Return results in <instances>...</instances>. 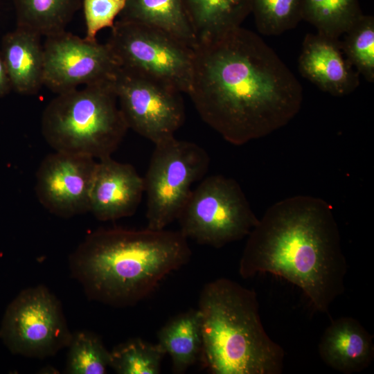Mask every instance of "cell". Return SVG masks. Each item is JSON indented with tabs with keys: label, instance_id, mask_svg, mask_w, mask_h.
<instances>
[{
	"label": "cell",
	"instance_id": "19",
	"mask_svg": "<svg viewBox=\"0 0 374 374\" xmlns=\"http://www.w3.org/2000/svg\"><path fill=\"white\" fill-rule=\"evenodd\" d=\"M120 16L164 30L193 47L197 44L182 0H126Z\"/></svg>",
	"mask_w": 374,
	"mask_h": 374
},
{
	"label": "cell",
	"instance_id": "5",
	"mask_svg": "<svg viewBox=\"0 0 374 374\" xmlns=\"http://www.w3.org/2000/svg\"><path fill=\"white\" fill-rule=\"evenodd\" d=\"M112 80L57 94L48 103L41 132L54 151L96 160L112 157L129 129Z\"/></svg>",
	"mask_w": 374,
	"mask_h": 374
},
{
	"label": "cell",
	"instance_id": "17",
	"mask_svg": "<svg viewBox=\"0 0 374 374\" xmlns=\"http://www.w3.org/2000/svg\"><path fill=\"white\" fill-rule=\"evenodd\" d=\"M182 2L197 44L213 40L240 26L251 13L250 0H182Z\"/></svg>",
	"mask_w": 374,
	"mask_h": 374
},
{
	"label": "cell",
	"instance_id": "25",
	"mask_svg": "<svg viewBox=\"0 0 374 374\" xmlns=\"http://www.w3.org/2000/svg\"><path fill=\"white\" fill-rule=\"evenodd\" d=\"M303 0H250L251 13L258 31L279 35L295 28L302 20Z\"/></svg>",
	"mask_w": 374,
	"mask_h": 374
},
{
	"label": "cell",
	"instance_id": "20",
	"mask_svg": "<svg viewBox=\"0 0 374 374\" xmlns=\"http://www.w3.org/2000/svg\"><path fill=\"white\" fill-rule=\"evenodd\" d=\"M17 26L48 37L65 30L80 0H12Z\"/></svg>",
	"mask_w": 374,
	"mask_h": 374
},
{
	"label": "cell",
	"instance_id": "26",
	"mask_svg": "<svg viewBox=\"0 0 374 374\" xmlns=\"http://www.w3.org/2000/svg\"><path fill=\"white\" fill-rule=\"evenodd\" d=\"M126 0H83L86 25L84 39L96 42L97 33L103 28H112L115 19L122 12Z\"/></svg>",
	"mask_w": 374,
	"mask_h": 374
},
{
	"label": "cell",
	"instance_id": "18",
	"mask_svg": "<svg viewBox=\"0 0 374 374\" xmlns=\"http://www.w3.org/2000/svg\"><path fill=\"white\" fill-rule=\"evenodd\" d=\"M157 339V344L171 358L173 372H186L202 355V335L198 310H189L173 317L159 330Z\"/></svg>",
	"mask_w": 374,
	"mask_h": 374
},
{
	"label": "cell",
	"instance_id": "16",
	"mask_svg": "<svg viewBox=\"0 0 374 374\" xmlns=\"http://www.w3.org/2000/svg\"><path fill=\"white\" fill-rule=\"evenodd\" d=\"M41 35L17 26L2 39L1 54L12 90L36 94L44 85V48Z\"/></svg>",
	"mask_w": 374,
	"mask_h": 374
},
{
	"label": "cell",
	"instance_id": "13",
	"mask_svg": "<svg viewBox=\"0 0 374 374\" xmlns=\"http://www.w3.org/2000/svg\"><path fill=\"white\" fill-rule=\"evenodd\" d=\"M144 193L143 177L134 167L112 157L97 160L89 196V212L100 221L132 215Z\"/></svg>",
	"mask_w": 374,
	"mask_h": 374
},
{
	"label": "cell",
	"instance_id": "21",
	"mask_svg": "<svg viewBox=\"0 0 374 374\" xmlns=\"http://www.w3.org/2000/svg\"><path fill=\"white\" fill-rule=\"evenodd\" d=\"M362 15L359 0L302 1V19L332 38L344 35Z\"/></svg>",
	"mask_w": 374,
	"mask_h": 374
},
{
	"label": "cell",
	"instance_id": "9",
	"mask_svg": "<svg viewBox=\"0 0 374 374\" xmlns=\"http://www.w3.org/2000/svg\"><path fill=\"white\" fill-rule=\"evenodd\" d=\"M72 333L57 298L44 285L22 290L9 304L0 337L15 355L44 359L67 348Z\"/></svg>",
	"mask_w": 374,
	"mask_h": 374
},
{
	"label": "cell",
	"instance_id": "27",
	"mask_svg": "<svg viewBox=\"0 0 374 374\" xmlns=\"http://www.w3.org/2000/svg\"><path fill=\"white\" fill-rule=\"evenodd\" d=\"M11 90V84L0 51V98L6 96Z\"/></svg>",
	"mask_w": 374,
	"mask_h": 374
},
{
	"label": "cell",
	"instance_id": "22",
	"mask_svg": "<svg viewBox=\"0 0 374 374\" xmlns=\"http://www.w3.org/2000/svg\"><path fill=\"white\" fill-rule=\"evenodd\" d=\"M110 366L119 374H159L166 353L153 344L134 338L115 346L110 351Z\"/></svg>",
	"mask_w": 374,
	"mask_h": 374
},
{
	"label": "cell",
	"instance_id": "3",
	"mask_svg": "<svg viewBox=\"0 0 374 374\" xmlns=\"http://www.w3.org/2000/svg\"><path fill=\"white\" fill-rule=\"evenodd\" d=\"M191 254L179 231L99 229L71 254L69 269L90 300L122 308L148 296Z\"/></svg>",
	"mask_w": 374,
	"mask_h": 374
},
{
	"label": "cell",
	"instance_id": "4",
	"mask_svg": "<svg viewBox=\"0 0 374 374\" xmlns=\"http://www.w3.org/2000/svg\"><path fill=\"white\" fill-rule=\"evenodd\" d=\"M201 360L213 374H280L285 351L267 333L256 292L226 278L206 283L197 308Z\"/></svg>",
	"mask_w": 374,
	"mask_h": 374
},
{
	"label": "cell",
	"instance_id": "14",
	"mask_svg": "<svg viewBox=\"0 0 374 374\" xmlns=\"http://www.w3.org/2000/svg\"><path fill=\"white\" fill-rule=\"evenodd\" d=\"M298 67L304 78L334 96L348 95L359 85V74L345 56L341 41L318 33L305 36Z\"/></svg>",
	"mask_w": 374,
	"mask_h": 374
},
{
	"label": "cell",
	"instance_id": "24",
	"mask_svg": "<svg viewBox=\"0 0 374 374\" xmlns=\"http://www.w3.org/2000/svg\"><path fill=\"white\" fill-rule=\"evenodd\" d=\"M341 42L347 60L366 81L374 82V17L362 15Z\"/></svg>",
	"mask_w": 374,
	"mask_h": 374
},
{
	"label": "cell",
	"instance_id": "23",
	"mask_svg": "<svg viewBox=\"0 0 374 374\" xmlns=\"http://www.w3.org/2000/svg\"><path fill=\"white\" fill-rule=\"evenodd\" d=\"M68 348L66 373L104 374L110 366V351L101 339L88 330L72 333Z\"/></svg>",
	"mask_w": 374,
	"mask_h": 374
},
{
	"label": "cell",
	"instance_id": "11",
	"mask_svg": "<svg viewBox=\"0 0 374 374\" xmlns=\"http://www.w3.org/2000/svg\"><path fill=\"white\" fill-rule=\"evenodd\" d=\"M43 48L44 85L57 94L112 80L120 67L107 43L89 42L66 30L46 37Z\"/></svg>",
	"mask_w": 374,
	"mask_h": 374
},
{
	"label": "cell",
	"instance_id": "7",
	"mask_svg": "<svg viewBox=\"0 0 374 374\" xmlns=\"http://www.w3.org/2000/svg\"><path fill=\"white\" fill-rule=\"evenodd\" d=\"M154 145L143 177L147 228L161 230L177 219L193 184L206 174L210 158L199 145L175 136Z\"/></svg>",
	"mask_w": 374,
	"mask_h": 374
},
{
	"label": "cell",
	"instance_id": "15",
	"mask_svg": "<svg viewBox=\"0 0 374 374\" xmlns=\"http://www.w3.org/2000/svg\"><path fill=\"white\" fill-rule=\"evenodd\" d=\"M319 353L327 366L337 371L359 373L373 359V337L356 319L341 317L332 320L325 330Z\"/></svg>",
	"mask_w": 374,
	"mask_h": 374
},
{
	"label": "cell",
	"instance_id": "6",
	"mask_svg": "<svg viewBox=\"0 0 374 374\" xmlns=\"http://www.w3.org/2000/svg\"><path fill=\"white\" fill-rule=\"evenodd\" d=\"M177 220L187 239L215 248L247 237L259 220L239 184L221 175L192 190Z\"/></svg>",
	"mask_w": 374,
	"mask_h": 374
},
{
	"label": "cell",
	"instance_id": "2",
	"mask_svg": "<svg viewBox=\"0 0 374 374\" xmlns=\"http://www.w3.org/2000/svg\"><path fill=\"white\" fill-rule=\"evenodd\" d=\"M238 271L269 273L295 285L314 309L329 312L344 292L347 262L332 206L296 195L271 206L247 236Z\"/></svg>",
	"mask_w": 374,
	"mask_h": 374
},
{
	"label": "cell",
	"instance_id": "8",
	"mask_svg": "<svg viewBox=\"0 0 374 374\" xmlns=\"http://www.w3.org/2000/svg\"><path fill=\"white\" fill-rule=\"evenodd\" d=\"M107 43L121 68L188 93L194 47L161 29L121 19Z\"/></svg>",
	"mask_w": 374,
	"mask_h": 374
},
{
	"label": "cell",
	"instance_id": "10",
	"mask_svg": "<svg viewBox=\"0 0 374 374\" xmlns=\"http://www.w3.org/2000/svg\"><path fill=\"white\" fill-rule=\"evenodd\" d=\"M112 82L128 128L154 144L175 136L184 124L181 93L175 89L121 66Z\"/></svg>",
	"mask_w": 374,
	"mask_h": 374
},
{
	"label": "cell",
	"instance_id": "12",
	"mask_svg": "<svg viewBox=\"0 0 374 374\" xmlns=\"http://www.w3.org/2000/svg\"><path fill=\"white\" fill-rule=\"evenodd\" d=\"M97 160L54 151L46 155L35 175V193L51 213L64 218L89 212V196Z\"/></svg>",
	"mask_w": 374,
	"mask_h": 374
},
{
	"label": "cell",
	"instance_id": "1",
	"mask_svg": "<svg viewBox=\"0 0 374 374\" xmlns=\"http://www.w3.org/2000/svg\"><path fill=\"white\" fill-rule=\"evenodd\" d=\"M188 94L203 121L235 145L284 127L303 102L294 74L259 35L241 26L194 47Z\"/></svg>",
	"mask_w": 374,
	"mask_h": 374
}]
</instances>
